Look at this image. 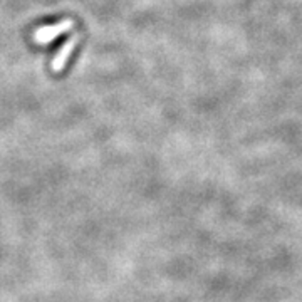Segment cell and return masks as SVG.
Instances as JSON below:
<instances>
[{
  "instance_id": "1",
  "label": "cell",
  "mask_w": 302,
  "mask_h": 302,
  "mask_svg": "<svg viewBox=\"0 0 302 302\" xmlns=\"http://www.w3.org/2000/svg\"><path fill=\"white\" fill-rule=\"evenodd\" d=\"M74 25V20L73 19H62L57 24H49V25H42L39 29L34 30V41L37 44H49L52 41H56L59 36L65 34V32H69L73 29Z\"/></svg>"
},
{
  "instance_id": "2",
  "label": "cell",
  "mask_w": 302,
  "mask_h": 302,
  "mask_svg": "<svg viewBox=\"0 0 302 302\" xmlns=\"http://www.w3.org/2000/svg\"><path fill=\"white\" fill-rule=\"evenodd\" d=\"M78 42H79V34H74L62 47L59 49L57 56L52 59V64H51L54 73H60V71L65 68V64H68L69 57L73 56V51L76 49V46H78Z\"/></svg>"
}]
</instances>
